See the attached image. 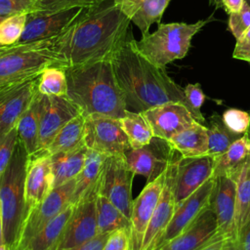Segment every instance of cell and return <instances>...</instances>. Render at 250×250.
<instances>
[{
  "instance_id": "6da1fadb",
  "label": "cell",
  "mask_w": 250,
  "mask_h": 250,
  "mask_svg": "<svg viewBox=\"0 0 250 250\" xmlns=\"http://www.w3.org/2000/svg\"><path fill=\"white\" fill-rule=\"evenodd\" d=\"M131 35L130 20L113 0H106L84 9L64 31L49 39L48 48L66 68L111 60Z\"/></svg>"
},
{
  "instance_id": "7a4b0ae2",
  "label": "cell",
  "mask_w": 250,
  "mask_h": 250,
  "mask_svg": "<svg viewBox=\"0 0 250 250\" xmlns=\"http://www.w3.org/2000/svg\"><path fill=\"white\" fill-rule=\"evenodd\" d=\"M111 64L127 110L144 112L171 102L182 103L190 110L184 88L166 73L165 68L154 65L137 50L133 35L114 53Z\"/></svg>"
},
{
  "instance_id": "3957f363",
  "label": "cell",
  "mask_w": 250,
  "mask_h": 250,
  "mask_svg": "<svg viewBox=\"0 0 250 250\" xmlns=\"http://www.w3.org/2000/svg\"><path fill=\"white\" fill-rule=\"evenodd\" d=\"M65 74L66 98L84 116L103 114L121 118L126 114L125 100L116 81L111 60L66 67Z\"/></svg>"
},
{
  "instance_id": "277c9868",
  "label": "cell",
  "mask_w": 250,
  "mask_h": 250,
  "mask_svg": "<svg viewBox=\"0 0 250 250\" xmlns=\"http://www.w3.org/2000/svg\"><path fill=\"white\" fill-rule=\"evenodd\" d=\"M29 155L18 140L14 153L0 179V205L6 244L13 250L25 217L24 184Z\"/></svg>"
},
{
  "instance_id": "5b68a950",
  "label": "cell",
  "mask_w": 250,
  "mask_h": 250,
  "mask_svg": "<svg viewBox=\"0 0 250 250\" xmlns=\"http://www.w3.org/2000/svg\"><path fill=\"white\" fill-rule=\"evenodd\" d=\"M213 20L212 14L207 19L193 23H159L154 32L143 35L139 41L135 40V46L154 65L165 68L168 63L187 56L192 37Z\"/></svg>"
},
{
  "instance_id": "8992f818",
  "label": "cell",
  "mask_w": 250,
  "mask_h": 250,
  "mask_svg": "<svg viewBox=\"0 0 250 250\" xmlns=\"http://www.w3.org/2000/svg\"><path fill=\"white\" fill-rule=\"evenodd\" d=\"M48 40L12 45L0 55V98L27 80L41 74L50 65L61 66L48 48Z\"/></svg>"
},
{
  "instance_id": "52a82bcc",
  "label": "cell",
  "mask_w": 250,
  "mask_h": 250,
  "mask_svg": "<svg viewBox=\"0 0 250 250\" xmlns=\"http://www.w3.org/2000/svg\"><path fill=\"white\" fill-rule=\"evenodd\" d=\"M76 178L54 188L50 194L31 208L21 228L19 238L13 250H23L43 228L71 203Z\"/></svg>"
},
{
  "instance_id": "ba28073f",
  "label": "cell",
  "mask_w": 250,
  "mask_h": 250,
  "mask_svg": "<svg viewBox=\"0 0 250 250\" xmlns=\"http://www.w3.org/2000/svg\"><path fill=\"white\" fill-rule=\"evenodd\" d=\"M84 143L87 148L106 156L123 155L131 148L120 119L103 114L85 116Z\"/></svg>"
},
{
  "instance_id": "9c48e42d",
  "label": "cell",
  "mask_w": 250,
  "mask_h": 250,
  "mask_svg": "<svg viewBox=\"0 0 250 250\" xmlns=\"http://www.w3.org/2000/svg\"><path fill=\"white\" fill-rule=\"evenodd\" d=\"M134 174L129 169L125 154L107 156L99 185V193L105 196L129 220L133 208L132 182Z\"/></svg>"
},
{
  "instance_id": "30bf717a",
  "label": "cell",
  "mask_w": 250,
  "mask_h": 250,
  "mask_svg": "<svg viewBox=\"0 0 250 250\" xmlns=\"http://www.w3.org/2000/svg\"><path fill=\"white\" fill-rule=\"evenodd\" d=\"M83 10V8H71L28 12L23 32L17 44L36 43L58 36L72 23Z\"/></svg>"
},
{
  "instance_id": "8fae6325",
  "label": "cell",
  "mask_w": 250,
  "mask_h": 250,
  "mask_svg": "<svg viewBox=\"0 0 250 250\" xmlns=\"http://www.w3.org/2000/svg\"><path fill=\"white\" fill-rule=\"evenodd\" d=\"M180 156H175L165 170V182L161 196L146 230L141 250H155L172 220L177 204L175 201V179Z\"/></svg>"
},
{
  "instance_id": "7c38bea8",
  "label": "cell",
  "mask_w": 250,
  "mask_h": 250,
  "mask_svg": "<svg viewBox=\"0 0 250 250\" xmlns=\"http://www.w3.org/2000/svg\"><path fill=\"white\" fill-rule=\"evenodd\" d=\"M175 156L176 151L170 144L155 137L147 145L140 148H130L125 152L129 169L134 175L145 177L146 183L160 176Z\"/></svg>"
},
{
  "instance_id": "4fadbf2b",
  "label": "cell",
  "mask_w": 250,
  "mask_h": 250,
  "mask_svg": "<svg viewBox=\"0 0 250 250\" xmlns=\"http://www.w3.org/2000/svg\"><path fill=\"white\" fill-rule=\"evenodd\" d=\"M99 191L85 196L76 203L65 229L53 250H65L78 246L98 234L96 198Z\"/></svg>"
},
{
  "instance_id": "5bb4252c",
  "label": "cell",
  "mask_w": 250,
  "mask_h": 250,
  "mask_svg": "<svg viewBox=\"0 0 250 250\" xmlns=\"http://www.w3.org/2000/svg\"><path fill=\"white\" fill-rule=\"evenodd\" d=\"M165 182V171L155 180L146 183L141 193L133 201L130 217L131 250H141L143 239L156 208Z\"/></svg>"
},
{
  "instance_id": "9a60e30c",
  "label": "cell",
  "mask_w": 250,
  "mask_h": 250,
  "mask_svg": "<svg viewBox=\"0 0 250 250\" xmlns=\"http://www.w3.org/2000/svg\"><path fill=\"white\" fill-rule=\"evenodd\" d=\"M142 113L150 125L153 136L165 141L197 122L188 107L177 102L162 104Z\"/></svg>"
},
{
  "instance_id": "2e32d148",
  "label": "cell",
  "mask_w": 250,
  "mask_h": 250,
  "mask_svg": "<svg viewBox=\"0 0 250 250\" xmlns=\"http://www.w3.org/2000/svg\"><path fill=\"white\" fill-rule=\"evenodd\" d=\"M216 180L217 178L212 176L193 193L177 204L175 213L161 238L159 246L168 242L179 233H181L207 207L210 206L211 196L216 186Z\"/></svg>"
},
{
  "instance_id": "e0dca14e",
  "label": "cell",
  "mask_w": 250,
  "mask_h": 250,
  "mask_svg": "<svg viewBox=\"0 0 250 250\" xmlns=\"http://www.w3.org/2000/svg\"><path fill=\"white\" fill-rule=\"evenodd\" d=\"M53 188L54 175L51 155L45 151H38L30 155L24 184L25 215L31 208L45 199Z\"/></svg>"
},
{
  "instance_id": "ac0fdd59",
  "label": "cell",
  "mask_w": 250,
  "mask_h": 250,
  "mask_svg": "<svg viewBox=\"0 0 250 250\" xmlns=\"http://www.w3.org/2000/svg\"><path fill=\"white\" fill-rule=\"evenodd\" d=\"M213 167L214 158L208 154L194 157H182L180 155L174 188L176 204L185 200L211 178Z\"/></svg>"
},
{
  "instance_id": "d6986e66",
  "label": "cell",
  "mask_w": 250,
  "mask_h": 250,
  "mask_svg": "<svg viewBox=\"0 0 250 250\" xmlns=\"http://www.w3.org/2000/svg\"><path fill=\"white\" fill-rule=\"evenodd\" d=\"M82 114L66 97L45 96L39 129V151H44L56 134L74 117Z\"/></svg>"
},
{
  "instance_id": "ffe728a7",
  "label": "cell",
  "mask_w": 250,
  "mask_h": 250,
  "mask_svg": "<svg viewBox=\"0 0 250 250\" xmlns=\"http://www.w3.org/2000/svg\"><path fill=\"white\" fill-rule=\"evenodd\" d=\"M218 228L215 214L207 207L188 228L156 250H200L217 237Z\"/></svg>"
},
{
  "instance_id": "44dd1931",
  "label": "cell",
  "mask_w": 250,
  "mask_h": 250,
  "mask_svg": "<svg viewBox=\"0 0 250 250\" xmlns=\"http://www.w3.org/2000/svg\"><path fill=\"white\" fill-rule=\"evenodd\" d=\"M236 204V183L230 174L217 177L210 207L217 221V235L231 237Z\"/></svg>"
},
{
  "instance_id": "7402d4cb",
  "label": "cell",
  "mask_w": 250,
  "mask_h": 250,
  "mask_svg": "<svg viewBox=\"0 0 250 250\" xmlns=\"http://www.w3.org/2000/svg\"><path fill=\"white\" fill-rule=\"evenodd\" d=\"M39 75L8 92L0 98V137L14 128L38 93Z\"/></svg>"
},
{
  "instance_id": "603a6c76",
  "label": "cell",
  "mask_w": 250,
  "mask_h": 250,
  "mask_svg": "<svg viewBox=\"0 0 250 250\" xmlns=\"http://www.w3.org/2000/svg\"><path fill=\"white\" fill-rule=\"evenodd\" d=\"M121 12L136 24L142 34L148 33L150 26L157 22L171 0H113Z\"/></svg>"
},
{
  "instance_id": "cb8c5ba5",
  "label": "cell",
  "mask_w": 250,
  "mask_h": 250,
  "mask_svg": "<svg viewBox=\"0 0 250 250\" xmlns=\"http://www.w3.org/2000/svg\"><path fill=\"white\" fill-rule=\"evenodd\" d=\"M236 183V204L231 237L237 238L250 221V155L229 173Z\"/></svg>"
},
{
  "instance_id": "d4e9b609",
  "label": "cell",
  "mask_w": 250,
  "mask_h": 250,
  "mask_svg": "<svg viewBox=\"0 0 250 250\" xmlns=\"http://www.w3.org/2000/svg\"><path fill=\"white\" fill-rule=\"evenodd\" d=\"M43 105L44 95L38 92L16 126L19 141L29 156L39 151V129Z\"/></svg>"
},
{
  "instance_id": "484cf974",
  "label": "cell",
  "mask_w": 250,
  "mask_h": 250,
  "mask_svg": "<svg viewBox=\"0 0 250 250\" xmlns=\"http://www.w3.org/2000/svg\"><path fill=\"white\" fill-rule=\"evenodd\" d=\"M106 157L107 156L105 154L88 148L84 167L76 177L75 187L71 198L72 204L75 205L85 196L99 191L100 180Z\"/></svg>"
},
{
  "instance_id": "4316f807",
  "label": "cell",
  "mask_w": 250,
  "mask_h": 250,
  "mask_svg": "<svg viewBox=\"0 0 250 250\" xmlns=\"http://www.w3.org/2000/svg\"><path fill=\"white\" fill-rule=\"evenodd\" d=\"M167 142L182 157L206 155L208 151L207 127L202 123L196 122L175 134Z\"/></svg>"
},
{
  "instance_id": "83f0119b",
  "label": "cell",
  "mask_w": 250,
  "mask_h": 250,
  "mask_svg": "<svg viewBox=\"0 0 250 250\" xmlns=\"http://www.w3.org/2000/svg\"><path fill=\"white\" fill-rule=\"evenodd\" d=\"M87 150V146H83L74 150L51 155L54 188L64 185L79 175L85 164Z\"/></svg>"
},
{
  "instance_id": "f1b7e54d",
  "label": "cell",
  "mask_w": 250,
  "mask_h": 250,
  "mask_svg": "<svg viewBox=\"0 0 250 250\" xmlns=\"http://www.w3.org/2000/svg\"><path fill=\"white\" fill-rule=\"evenodd\" d=\"M85 116L79 114L64 125L44 150L50 155L74 150L85 146Z\"/></svg>"
},
{
  "instance_id": "f546056e",
  "label": "cell",
  "mask_w": 250,
  "mask_h": 250,
  "mask_svg": "<svg viewBox=\"0 0 250 250\" xmlns=\"http://www.w3.org/2000/svg\"><path fill=\"white\" fill-rule=\"evenodd\" d=\"M74 208V204L70 203L59 215L51 220L43 229L30 240L23 250H53L62 235Z\"/></svg>"
},
{
  "instance_id": "4dcf8cb0",
  "label": "cell",
  "mask_w": 250,
  "mask_h": 250,
  "mask_svg": "<svg viewBox=\"0 0 250 250\" xmlns=\"http://www.w3.org/2000/svg\"><path fill=\"white\" fill-rule=\"evenodd\" d=\"M96 214L98 234H109L119 229H130V220L101 193L96 198Z\"/></svg>"
},
{
  "instance_id": "1f68e13d",
  "label": "cell",
  "mask_w": 250,
  "mask_h": 250,
  "mask_svg": "<svg viewBox=\"0 0 250 250\" xmlns=\"http://www.w3.org/2000/svg\"><path fill=\"white\" fill-rule=\"evenodd\" d=\"M250 155V138L244 134L236 139L220 156L214 158L213 177L229 173Z\"/></svg>"
},
{
  "instance_id": "d6a6232c",
  "label": "cell",
  "mask_w": 250,
  "mask_h": 250,
  "mask_svg": "<svg viewBox=\"0 0 250 250\" xmlns=\"http://www.w3.org/2000/svg\"><path fill=\"white\" fill-rule=\"evenodd\" d=\"M119 119L131 148H140L147 145L154 137L150 125L142 112L127 110L126 114Z\"/></svg>"
},
{
  "instance_id": "836d02e7",
  "label": "cell",
  "mask_w": 250,
  "mask_h": 250,
  "mask_svg": "<svg viewBox=\"0 0 250 250\" xmlns=\"http://www.w3.org/2000/svg\"><path fill=\"white\" fill-rule=\"evenodd\" d=\"M207 154L215 158L223 154L229 147V146L241 136L230 132L224 124L222 116L215 113L209 119V126L207 127Z\"/></svg>"
},
{
  "instance_id": "e575fe53",
  "label": "cell",
  "mask_w": 250,
  "mask_h": 250,
  "mask_svg": "<svg viewBox=\"0 0 250 250\" xmlns=\"http://www.w3.org/2000/svg\"><path fill=\"white\" fill-rule=\"evenodd\" d=\"M38 92L45 96L66 97L67 80L65 68L57 65L45 67L39 75Z\"/></svg>"
},
{
  "instance_id": "d590c367",
  "label": "cell",
  "mask_w": 250,
  "mask_h": 250,
  "mask_svg": "<svg viewBox=\"0 0 250 250\" xmlns=\"http://www.w3.org/2000/svg\"><path fill=\"white\" fill-rule=\"evenodd\" d=\"M26 14L14 15L0 23V44L3 46H11L17 44L21 38L26 21Z\"/></svg>"
},
{
  "instance_id": "8d00e7d4",
  "label": "cell",
  "mask_w": 250,
  "mask_h": 250,
  "mask_svg": "<svg viewBox=\"0 0 250 250\" xmlns=\"http://www.w3.org/2000/svg\"><path fill=\"white\" fill-rule=\"evenodd\" d=\"M106 0H35L31 11H56L71 8H93Z\"/></svg>"
},
{
  "instance_id": "74e56055",
  "label": "cell",
  "mask_w": 250,
  "mask_h": 250,
  "mask_svg": "<svg viewBox=\"0 0 250 250\" xmlns=\"http://www.w3.org/2000/svg\"><path fill=\"white\" fill-rule=\"evenodd\" d=\"M222 120L230 132L239 136L246 134L250 127V113L238 108L225 110Z\"/></svg>"
},
{
  "instance_id": "f35d334b",
  "label": "cell",
  "mask_w": 250,
  "mask_h": 250,
  "mask_svg": "<svg viewBox=\"0 0 250 250\" xmlns=\"http://www.w3.org/2000/svg\"><path fill=\"white\" fill-rule=\"evenodd\" d=\"M185 96L187 99V102L188 104V106L190 108V111L197 122L204 124L205 118L203 117L200 108L203 105L206 96L200 86L199 83L195 84H188L184 88Z\"/></svg>"
},
{
  "instance_id": "ab89813d",
  "label": "cell",
  "mask_w": 250,
  "mask_h": 250,
  "mask_svg": "<svg viewBox=\"0 0 250 250\" xmlns=\"http://www.w3.org/2000/svg\"><path fill=\"white\" fill-rule=\"evenodd\" d=\"M228 27L236 40L250 27V5L247 2L240 11L229 14Z\"/></svg>"
},
{
  "instance_id": "60d3db41",
  "label": "cell",
  "mask_w": 250,
  "mask_h": 250,
  "mask_svg": "<svg viewBox=\"0 0 250 250\" xmlns=\"http://www.w3.org/2000/svg\"><path fill=\"white\" fill-rule=\"evenodd\" d=\"M18 140L17 128H14L5 136L0 137V179L10 163Z\"/></svg>"
},
{
  "instance_id": "b9f144b4",
  "label": "cell",
  "mask_w": 250,
  "mask_h": 250,
  "mask_svg": "<svg viewBox=\"0 0 250 250\" xmlns=\"http://www.w3.org/2000/svg\"><path fill=\"white\" fill-rule=\"evenodd\" d=\"M35 0H0V17L28 13L32 10Z\"/></svg>"
},
{
  "instance_id": "7bdbcfd3",
  "label": "cell",
  "mask_w": 250,
  "mask_h": 250,
  "mask_svg": "<svg viewBox=\"0 0 250 250\" xmlns=\"http://www.w3.org/2000/svg\"><path fill=\"white\" fill-rule=\"evenodd\" d=\"M104 250H131L129 229H119L109 233Z\"/></svg>"
},
{
  "instance_id": "ee69618b",
  "label": "cell",
  "mask_w": 250,
  "mask_h": 250,
  "mask_svg": "<svg viewBox=\"0 0 250 250\" xmlns=\"http://www.w3.org/2000/svg\"><path fill=\"white\" fill-rule=\"evenodd\" d=\"M232 58L245 61L250 63V27L236 40Z\"/></svg>"
},
{
  "instance_id": "f6af8a7d",
  "label": "cell",
  "mask_w": 250,
  "mask_h": 250,
  "mask_svg": "<svg viewBox=\"0 0 250 250\" xmlns=\"http://www.w3.org/2000/svg\"><path fill=\"white\" fill-rule=\"evenodd\" d=\"M109 234H97L92 239L72 248L65 250H104L105 242Z\"/></svg>"
},
{
  "instance_id": "bcb514c9",
  "label": "cell",
  "mask_w": 250,
  "mask_h": 250,
  "mask_svg": "<svg viewBox=\"0 0 250 250\" xmlns=\"http://www.w3.org/2000/svg\"><path fill=\"white\" fill-rule=\"evenodd\" d=\"M221 1V7L226 11V13H236L240 11L243 4L246 2V0H220Z\"/></svg>"
},
{
  "instance_id": "7dc6e473",
  "label": "cell",
  "mask_w": 250,
  "mask_h": 250,
  "mask_svg": "<svg viewBox=\"0 0 250 250\" xmlns=\"http://www.w3.org/2000/svg\"><path fill=\"white\" fill-rule=\"evenodd\" d=\"M237 238L241 250H250V221L242 228Z\"/></svg>"
},
{
  "instance_id": "c3c4849f",
  "label": "cell",
  "mask_w": 250,
  "mask_h": 250,
  "mask_svg": "<svg viewBox=\"0 0 250 250\" xmlns=\"http://www.w3.org/2000/svg\"><path fill=\"white\" fill-rule=\"evenodd\" d=\"M226 239L227 238H225V237H217V238L213 239L210 243H208L207 245L202 247L200 250H222Z\"/></svg>"
},
{
  "instance_id": "681fc988",
  "label": "cell",
  "mask_w": 250,
  "mask_h": 250,
  "mask_svg": "<svg viewBox=\"0 0 250 250\" xmlns=\"http://www.w3.org/2000/svg\"><path fill=\"white\" fill-rule=\"evenodd\" d=\"M222 250H241L238 238H232V237L227 238Z\"/></svg>"
},
{
  "instance_id": "f907efd6",
  "label": "cell",
  "mask_w": 250,
  "mask_h": 250,
  "mask_svg": "<svg viewBox=\"0 0 250 250\" xmlns=\"http://www.w3.org/2000/svg\"><path fill=\"white\" fill-rule=\"evenodd\" d=\"M5 238H4V231H3V218H2V212H1V205H0V245L4 244Z\"/></svg>"
},
{
  "instance_id": "816d5d0a",
  "label": "cell",
  "mask_w": 250,
  "mask_h": 250,
  "mask_svg": "<svg viewBox=\"0 0 250 250\" xmlns=\"http://www.w3.org/2000/svg\"><path fill=\"white\" fill-rule=\"evenodd\" d=\"M209 4L215 6L217 9H221V1L220 0H209Z\"/></svg>"
},
{
  "instance_id": "f5cc1de1",
  "label": "cell",
  "mask_w": 250,
  "mask_h": 250,
  "mask_svg": "<svg viewBox=\"0 0 250 250\" xmlns=\"http://www.w3.org/2000/svg\"><path fill=\"white\" fill-rule=\"evenodd\" d=\"M0 250H12V249H11V247L8 244L4 243V244L0 245Z\"/></svg>"
},
{
  "instance_id": "db71d44e",
  "label": "cell",
  "mask_w": 250,
  "mask_h": 250,
  "mask_svg": "<svg viewBox=\"0 0 250 250\" xmlns=\"http://www.w3.org/2000/svg\"><path fill=\"white\" fill-rule=\"evenodd\" d=\"M11 46H12V45H11ZM11 46H3V47H1V48H0V55H1L2 53L6 52V51L11 47Z\"/></svg>"
},
{
  "instance_id": "11a10c76",
  "label": "cell",
  "mask_w": 250,
  "mask_h": 250,
  "mask_svg": "<svg viewBox=\"0 0 250 250\" xmlns=\"http://www.w3.org/2000/svg\"><path fill=\"white\" fill-rule=\"evenodd\" d=\"M5 20V18H3V17H0V23L3 21Z\"/></svg>"
},
{
  "instance_id": "9f6ffc18",
  "label": "cell",
  "mask_w": 250,
  "mask_h": 250,
  "mask_svg": "<svg viewBox=\"0 0 250 250\" xmlns=\"http://www.w3.org/2000/svg\"><path fill=\"white\" fill-rule=\"evenodd\" d=\"M249 65H250V63H249ZM247 134H248V136H249V138H250V127H249V130H248Z\"/></svg>"
},
{
  "instance_id": "6f0895ef",
  "label": "cell",
  "mask_w": 250,
  "mask_h": 250,
  "mask_svg": "<svg viewBox=\"0 0 250 250\" xmlns=\"http://www.w3.org/2000/svg\"><path fill=\"white\" fill-rule=\"evenodd\" d=\"M246 2H247L249 5H250V0H246Z\"/></svg>"
},
{
  "instance_id": "680465c9",
  "label": "cell",
  "mask_w": 250,
  "mask_h": 250,
  "mask_svg": "<svg viewBox=\"0 0 250 250\" xmlns=\"http://www.w3.org/2000/svg\"><path fill=\"white\" fill-rule=\"evenodd\" d=\"M1 47H3V45H1V44H0V48H1Z\"/></svg>"
}]
</instances>
